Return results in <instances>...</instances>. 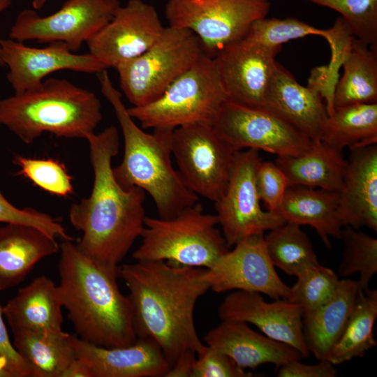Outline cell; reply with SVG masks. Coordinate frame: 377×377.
Segmentation results:
<instances>
[{"mask_svg":"<svg viewBox=\"0 0 377 377\" xmlns=\"http://www.w3.org/2000/svg\"><path fill=\"white\" fill-rule=\"evenodd\" d=\"M206 269L167 261H136L119 267L128 289L138 338H150L170 367L184 352L206 346L194 323L198 300L209 290Z\"/></svg>","mask_w":377,"mask_h":377,"instance_id":"1","label":"cell"},{"mask_svg":"<svg viewBox=\"0 0 377 377\" xmlns=\"http://www.w3.org/2000/svg\"><path fill=\"white\" fill-rule=\"evenodd\" d=\"M87 141L93 186L89 197L71 205L69 219L82 232L77 249L95 263L119 270V263L143 230L145 191L137 186L123 188L114 178L112 160L119 149L115 126L92 134Z\"/></svg>","mask_w":377,"mask_h":377,"instance_id":"2","label":"cell"},{"mask_svg":"<svg viewBox=\"0 0 377 377\" xmlns=\"http://www.w3.org/2000/svg\"><path fill=\"white\" fill-rule=\"evenodd\" d=\"M59 250V296L77 337L105 348L134 343L133 308L119 288V270L86 257L73 241H64Z\"/></svg>","mask_w":377,"mask_h":377,"instance_id":"3","label":"cell"},{"mask_svg":"<svg viewBox=\"0 0 377 377\" xmlns=\"http://www.w3.org/2000/svg\"><path fill=\"white\" fill-rule=\"evenodd\" d=\"M101 91L112 105L121 127L124 156L113 168L117 183L125 188L137 186L148 193L159 218L168 219L198 200L172 164L173 130L153 129L147 133L130 116L107 70L97 73Z\"/></svg>","mask_w":377,"mask_h":377,"instance_id":"4","label":"cell"},{"mask_svg":"<svg viewBox=\"0 0 377 377\" xmlns=\"http://www.w3.org/2000/svg\"><path fill=\"white\" fill-rule=\"evenodd\" d=\"M102 118L96 95L66 79H45L35 87L0 100V125L27 145L44 133L87 140Z\"/></svg>","mask_w":377,"mask_h":377,"instance_id":"5","label":"cell"},{"mask_svg":"<svg viewBox=\"0 0 377 377\" xmlns=\"http://www.w3.org/2000/svg\"><path fill=\"white\" fill-rule=\"evenodd\" d=\"M218 225L216 215L205 213L198 202L171 219L145 216L133 258L209 269L230 250Z\"/></svg>","mask_w":377,"mask_h":377,"instance_id":"6","label":"cell"},{"mask_svg":"<svg viewBox=\"0 0 377 377\" xmlns=\"http://www.w3.org/2000/svg\"><path fill=\"white\" fill-rule=\"evenodd\" d=\"M228 100L214 58L204 53L156 100L127 108L144 129H171L195 124L213 125Z\"/></svg>","mask_w":377,"mask_h":377,"instance_id":"7","label":"cell"},{"mask_svg":"<svg viewBox=\"0 0 377 377\" xmlns=\"http://www.w3.org/2000/svg\"><path fill=\"white\" fill-rule=\"evenodd\" d=\"M204 53L194 33L168 26L147 51L115 68L120 87L133 106L149 103Z\"/></svg>","mask_w":377,"mask_h":377,"instance_id":"8","label":"cell"},{"mask_svg":"<svg viewBox=\"0 0 377 377\" xmlns=\"http://www.w3.org/2000/svg\"><path fill=\"white\" fill-rule=\"evenodd\" d=\"M269 0H168V26L188 29L214 58L226 45L245 38L253 23L267 17Z\"/></svg>","mask_w":377,"mask_h":377,"instance_id":"9","label":"cell"},{"mask_svg":"<svg viewBox=\"0 0 377 377\" xmlns=\"http://www.w3.org/2000/svg\"><path fill=\"white\" fill-rule=\"evenodd\" d=\"M236 152L213 125L189 124L173 130L172 153L185 184L214 202L225 192Z\"/></svg>","mask_w":377,"mask_h":377,"instance_id":"10","label":"cell"},{"mask_svg":"<svg viewBox=\"0 0 377 377\" xmlns=\"http://www.w3.org/2000/svg\"><path fill=\"white\" fill-rule=\"evenodd\" d=\"M261 161L258 150L237 151L225 192L214 202L221 231L230 248L286 222L276 212L261 207L256 183Z\"/></svg>","mask_w":377,"mask_h":377,"instance_id":"11","label":"cell"},{"mask_svg":"<svg viewBox=\"0 0 377 377\" xmlns=\"http://www.w3.org/2000/svg\"><path fill=\"white\" fill-rule=\"evenodd\" d=\"M220 137L235 151L263 150L277 156L302 155L314 142L263 108L228 100L214 124Z\"/></svg>","mask_w":377,"mask_h":377,"instance_id":"12","label":"cell"},{"mask_svg":"<svg viewBox=\"0 0 377 377\" xmlns=\"http://www.w3.org/2000/svg\"><path fill=\"white\" fill-rule=\"evenodd\" d=\"M119 0H67L57 12L40 17L24 9L16 17L9 38L24 42L61 41L75 52L112 18Z\"/></svg>","mask_w":377,"mask_h":377,"instance_id":"13","label":"cell"},{"mask_svg":"<svg viewBox=\"0 0 377 377\" xmlns=\"http://www.w3.org/2000/svg\"><path fill=\"white\" fill-rule=\"evenodd\" d=\"M206 269L205 279L212 291L244 290L286 299L290 288L279 276L266 250L264 234L249 237Z\"/></svg>","mask_w":377,"mask_h":377,"instance_id":"14","label":"cell"},{"mask_svg":"<svg viewBox=\"0 0 377 377\" xmlns=\"http://www.w3.org/2000/svg\"><path fill=\"white\" fill-rule=\"evenodd\" d=\"M164 27L156 8L142 1L119 6L112 18L86 43L89 53L116 68L147 51L161 36Z\"/></svg>","mask_w":377,"mask_h":377,"instance_id":"15","label":"cell"},{"mask_svg":"<svg viewBox=\"0 0 377 377\" xmlns=\"http://www.w3.org/2000/svg\"><path fill=\"white\" fill-rule=\"evenodd\" d=\"M281 50L245 37L219 51L214 59L228 100L262 108Z\"/></svg>","mask_w":377,"mask_h":377,"instance_id":"16","label":"cell"},{"mask_svg":"<svg viewBox=\"0 0 377 377\" xmlns=\"http://www.w3.org/2000/svg\"><path fill=\"white\" fill-rule=\"evenodd\" d=\"M0 59L9 69L7 79L14 94L35 87L56 71L70 70L97 74L109 68L90 53L76 54L61 41L34 47L10 38H0Z\"/></svg>","mask_w":377,"mask_h":377,"instance_id":"17","label":"cell"},{"mask_svg":"<svg viewBox=\"0 0 377 377\" xmlns=\"http://www.w3.org/2000/svg\"><path fill=\"white\" fill-rule=\"evenodd\" d=\"M288 123L313 142L320 141L328 117L323 83L318 68L306 86L276 62L262 108Z\"/></svg>","mask_w":377,"mask_h":377,"instance_id":"18","label":"cell"},{"mask_svg":"<svg viewBox=\"0 0 377 377\" xmlns=\"http://www.w3.org/2000/svg\"><path fill=\"white\" fill-rule=\"evenodd\" d=\"M266 302L260 293L233 290L219 308L221 320H231L251 323L265 336L298 350L302 357L309 356L302 325V311L286 299Z\"/></svg>","mask_w":377,"mask_h":377,"instance_id":"19","label":"cell"},{"mask_svg":"<svg viewBox=\"0 0 377 377\" xmlns=\"http://www.w3.org/2000/svg\"><path fill=\"white\" fill-rule=\"evenodd\" d=\"M77 357L94 377H164L170 365L159 346L150 338H138L129 346L105 348L72 335Z\"/></svg>","mask_w":377,"mask_h":377,"instance_id":"20","label":"cell"},{"mask_svg":"<svg viewBox=\"0 0 377 377\" xmlns=\"http://www.w3.org/2000/svg\"><path fill=\"white\" fill-rule=\"evenodd\" d=\"M339 192V215L343 227L377 231V145L350 149Z\"/></svg>","mask_w":377,"mask_h":377,"instance_id":"21","label":"cell"},{"mask_svg":"<svg viewBox=\"0 0 377 377\" xmlns=\"http://www.w3.org/2000/svg\"><path fill=\"white\" fill-rule=\"evenodd\" d=\"M204 340L207 346L226 354L244 369L267 363L279 367L302 358L295 348L251 330L242 321L223 320Z\"/></svg>","mask_w":377,"mask_h":377,"instance_id":"22","label":"cell"},{"mask_svg":"<svg viewBox=\"0 0 377 377\" xmlns=\"http://www.w3.org/2000/svg\"><path fill=\"white\" fill-rule=\"evenodd\" d=\"M59 250L56 238L28 225L0 227V291L16 286L42 259Z\"/></svg>","mask_w":377,"mask_h":377,"instance_id":"23","label":"cell"},{"mask_svg":"<svg viewBox=\"0 0 377 377\" xmlns=\"http://www.w3.org/2000/svg\"><path fill=\"white\" fill-rule=\"evenodd\" d=\"M339 201V192L288 186L275 212L286 222L313 228L325 246L330 249V238L340 239L343 228L338 212Z\"/></svg>","mask_w":377,"mask_h":377,"instance_id":"24","label":"cell"},{"mask_svg":"<svg viewBox=\"0 0 377 377\" xmlns=\"http://www.w3.org/2000/svg\"><path fill=\"white\" fill-rule=\"evenodd\" d=\"M63 307L58 285L40 276L18 290L3 307L12 332L61 330Z\"/></svg>","mask_w":377,"mask_h":377,"instance_id":"25","label":"cell"},{"mask_svg":"<svg viewBox=\"0 0 377 377\" xmlns=\"http://www.w3.org/2000/svg\"><path fill=\"white\" fill-rule=\"evenodd\" d=\"M358 290L357 281L340 280L330 299L317 309L302 313L306 346L318 360L328 359L344 330Z\"/></svg>","mask_w":377,"mask_h":377,"instance_id":"26","label":"cell"},{"mask_svg":"<svg viewBox=\"0 0 377 377\" xmlns=\"http://www.w3.org/2000/svg\"><path fill=\"white\" fill-rule=\"evenodd\" d=\"M275 163L288 186H304L340 192L348 166L343 151L316 141L309 151L297 156H277Z\"/></svg>","mask_w":377,"mask_h":377,"instance_id":"27","label":"cell"},{"mask_svg":"<svg viewBox=\"0 0 377 377\" xmlns=\"http://www.w3.org/2000/svg\"><path fill=\"white\" fill-rule=\"evenodd\" d=\"M13 346L27 362L31 377H62L77 357L72 334L61 330L13 332Z\"/></svg>","mask_w":377,"mask_h":377,"instance_id":"28","label":"cell"},{"mask_svg":"<svg viewBox=\"0 0 377 377\" xmlns=\"http://www.w3.org/2000/svg\"><path fill=\"white\" fill-rule=\"evenodd\" d=\"M341 66L343 73L334 87V110L377 103V48L355 38Z\"/></svg>","mask_w":377,"mask_h":377,"instance_id":"29","label":"cell"},{"mask_svg":"<svg viewBox=\"0 0 377 377\" xmlns=\"http://www.w3.org/2000/svg\"><path fill=\"white\" fill-rule=\"evenodd\" d=\"M320 141L341 151L377 144V103L335 108Z\"/></svg>","mask_w":377,"mask_h":377,"instance_id":"30","label":"cell"},{"mask_svg":"<svg viewBox=\"0 0 377 377\" xmlns=\"http://www.w3.org/2000/svg\"><path fill=\"white\" fill-rule=\"evenodd\" d=\"M377 318V290H358L344 330L332 348L328 360L334 365L362 357L376 346L374 327Z\"/></svg>","mask_w":377,"mask_h":377,"instance_id":"31","label":"cell"},{"mask_svg":"<svg viewBox=\"0 0 377 377\" xmlns=\"http://www.w3.org/2000/svg\"><path fill=\"white\" fill-rule=\"evenodd\" d=\"M295 223L285 222L264 235L267 254L274 267L290 276H298L319 264L307 235Z\"/></svg>","mask_w":377,"mask_h":377,"instance_id":"32","label":"cell"},{"mask_svg":"<svg viewBox=\"0 0 377 377\" xmlns=\"http://www.w3.org/2000/svg\"><path fill=\"white\" fill-rule=\"evenodd\" d=\"M340 239L344 244L339 274L347 277L360 274L359 289L367 291L377 272V239L350 226L343 227Z\"/></svg>","mask_w":377,"mask_h":377,"instance_id":"33","label":"cell"},{"mask_svg":"<svg viewBox=\"0 0 377 377\" xmlns=\"http://www.w3.org/2000/svg\"><path fill=\"white\" fill-rule=\"evenodd\" d=\"M290 288L288 299L301 309L302 313L325 303L336 292L340 279L330 268L319 264L306 269Z\"/></svg>","mask_w":377,"mask_h":377,"instance_id":"34","label":"cell"},{"mask_svg":"<svg viewBox=\"0 0 377 377\" xmlns=\"http://www.w3.org/2000/svg\"><path fill=\"white\" fill-rule=\"evenodd\" d=\"M12 162L20 168L16 175L29 179L50 194L60 197L73 194V177L60 161L28 158L15 154Z\"/></svg>","mask_w":377,"mask_h":377,"instance_id":"35","label":"cell"},{"mask_svg":"<svg viewBox=\"0 0 377 377\" xmlns=\"http://www.w3.org/2000/svg\"><path fill=\"white\" fill-rule=\"evenodd\" d=\"M336 10L355 38L377 48V0H303Z\"/></svg>","mask_w":377,"mask_h":377,"instance_id":"36","label":"cell"},{"mask_svg":"<svg viewBox=\"0 0 377 377\" xmlns=\"http://www.w3.org/2000/svg\"><path fill=\"white\" fill-rule=\"evenodd\" d=\"M328 30L311 26L294 17L267 18L255 21L246 38L268 47H282V44L291 40L309 35L320 36L324 38Z\"/></svg>","mask_w":377,"mask_h":377,"instance_id":"37","label":"cell"},{"mask_svg":"<svg viewBox=\"0 0 377 377\" xmlns=\"http://www.w3.org/2000/svg\"><path fill=\"white\" fill-rule=\"evenodd\" d=\"M0 223H20L36 227L47 235L65 240L73 238L66 231L59 219L32 207L20 209L12 204L0 189Z\"/></svg>","mask_w":377,"mask_h":377,"instance_id":"38","label":"cell"},{"mask_svg":"<svg viewBox=\"0 0 377 377\" xmlns=\"http://www.w3.org/2000/svg\"><path fill=\"white\" fill-rule=\"evenodd\" d=\"M256 183L260 201L268 211L275 212L288 186L285 174L275 162L261 161L257 168Z\"/></svg>","mask_w":377,"mask_h":377,"instance_id":"39","label":"cell"},{"mask_svg":"<svg viewBox=\"0 0 377 377\" xmlns=\"http://www.w3.org/2000/svg\"><path fill=\"white\" fill-rule=\"evenodd\" d=\"M252 373L238 366L226 354L206 345L197 354L193 377H250Z\"/></svg>","mask_w":377,"mask_h":377,"instance_id":"40","label":"cell"},{"mask_svg":"<svg viewBox=\"0 0 377 377\" xmlns=\"http://www.w3.org/2000/svg\"><path fill=\"white\" fill-rule=\"evenodd\" d=\"M0 358L3 360L12 377L30 376L27 362L10 341L3 320V307L0 305Z\"/></svg>","mask_w":377,"mask_h":377,"instance_id":"41","label":"cell"},{"mask_svg":"<svg viewBox=\"0 0 377 377\" xmlns=\"http://www.w3.org/2000/svg\"><path fill=\"white\" fill-rule=\"evenodd\" d=\"M300 360H293L280 365L279 377H334L337 371L328 360H319L316 364H305Z\"/></svg>","mask_w":377,"mask_h":377,"instance_id":"42","label":"cell"},{"mask_svg":"<svg viewBox=\"0 0 377 377\" xmlns=\"http://www.w3.org/2000/svg\"><path fill=\"white\" fill-rule=\"evenodd\" d=\"M196 357L197 353L193 350L184 352L170 367L164 377H193Z\"/></svg>","mask_w":377,"mask_h":377,"instance_id":"43","label":"cell"},{"mask_svg":"<svg viewBox=\"0 0 377 377\" xmlns=\"http://www.w3.org/2000/svg\"><path fill=\"white\" fill-rule=\"evenodd\" d=\"M62 377H94V374L88 364L77 356L66 368Z\"/></svg>","mask_w":377,"mask_h":377,"instance_id":"44","label":"cell"},{"mask_svg":"<svg viewBox=\"0 0 377 377\" xmlns=\"http://www.w3.org/2000/svg\"><path fill=\"white\" fill-rule=\"evenodd\" d=\"M0 377H12L8 370L6 362L0 358Z\"/></svg>","mask_w":377,"mask_h":377,"instance_id":"45","label":"cell"},{"mask_svg":"<svg viewBox=\"0 0 377 377\" xmlns=\"http://www.w3.org/2000/svg\"><path fill=\"white\" fill-rule=\"evenodd\" d=\"M13 3V0H0V13L8 8ZM1 38V37H0ZM0 66H3L2 61L0 59Z\"/></svg>","mask_w":377,"mask_h":377,"instance_id":"46","label":"cell"},{"mask_svg":"<svg viewBox=\"0 0 377 377\" xmlns=\"http://www.w3.org/2000/svg\"><path fill=\"white\" fill-rule=\"evenodd\" d=\"M47 0H33L32 1V7L34 10H40L41 9Z\"/></svg>","mask_w":377,"mask_h":377,"instance_id":"47","label":"cell"}]
</instances>
